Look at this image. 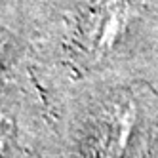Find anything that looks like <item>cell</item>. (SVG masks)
Here are the masks:
<instances>
[{"instance_id":"1","label":"cell","mask_w":158,"mask_h":158,"mask_svg":"<svg viewBox=\"0 0 158 158\" xmlns=\"http://www.w3.org/2000/svg\"><path fill=\"white\" fill-rule=\"evenodd\" d=\"M133 112L130 109L118 107L101 122L97 135V154H122L126 152L128 141L133 131Z\"/></svg>"}]
</instances>
